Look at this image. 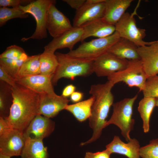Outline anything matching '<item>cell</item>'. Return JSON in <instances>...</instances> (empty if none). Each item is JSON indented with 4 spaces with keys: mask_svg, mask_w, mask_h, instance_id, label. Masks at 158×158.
Returning <instances> with one entry per match:
<instances>
[{
    "mask_svg": "<svg viewBox=\"0 0 158 158\" xmlns=\"http://www.w3.org/2000/svg\"><path fill=\"white\" fill-rule=\"evenodd\" d=\"M56 3L54 0H37L33 1L25 6H20L19 8L25 13L30 14L35 18L36 27L33 34L28 37L21 39L25 42L30 39L41 40L46 38L47 14L51 5Z\"/></svg>",
    "mask_w": 158,
    "mask_h": 158,
    "instance_id": "cell-5",
    "label": "cell"
},
{
    "mask_svg": "<svg viewBox=\"0 0 158 158\" xmlns=\"http://www.w3.org/2000/svg\"><path fill=\"white\" fill-rule=\"evenodd\" d=\"M70 101L62 95H42L38 114L49 118H53L65 109Z\"/></svg>",
    "mask_w": 158,
    "mask_h": 158,
    "instance_id": "cell-16",
    "label": "cell"
},
{
    "mask_svg": "<svg viewBox=\"0 0 158 158\" xmlns=\"http://www.w3.org/2000/svg\"><path fill=\"white\" fill-rule=\"evenodd\" d=\"M140 153L142 158H158V139L151 140L148 144L141 147Z\"/></svg>",
    "mask_w": 158,
    "mask_h": 158,
    "instance_id": "cell-32",
    "label": "cell"
},
{
    "mask_svg": "<svg viewBox=\"0 0 158 158\" xmlns=\"http://www.w3.org/2000/svg\"><path fill=\"white\" fill-rule=\"evenodd\" d=\"M138 47L133 42L121 37L107 52L122 59L128 60L140 59L138 51Z\"/></svg>",
    "mask_w": 158,
    "mask_h": 158,
    "instance_id": "cell-21",
    "label": "cell"
},
{
    "mask_svg": "<svg viewBox=\"0 0 158 158\" xmlns=\"http://www.w3.org/2000/svg\"><path fill=\"white\" fill-rule=\"evenodd\" d=\"M133 1V0H106L103 19L109 23L115 25Z\"/></svg>",
    "mask_w": 158,
    "mask_h": 158,
    "instance_id": "cell-20",
    "label": "cell"
},
{
    "mask_svg": "<svg viewBox=\"0 0 158 158\" xmlns=\"http://www.w3.org/2000/svg\"><path fill=\"white\" fill-rule=\"evenodd\" d=\"M108 80L114 85L120 82L125 83L130 87H136L140 91L143 90L148 76L141 59L129 60L124 69L108 76Z\"/></svg>",
    "mask_w": 158,
    "mask_h": 158,
    "instance_id": "cell-7",
    "label": "cell"
},
{
    "mask_svg": "<svg viewBox=\"0 0 158 158\" xmlns=\"http://www.w3.org/2000/svg\"><path fill=\"white\" fill-rule=\"evenodd\" d=\"M156 98L144 97L139 102L138 108L143 121L142 127L145 133L150 130V121L151 115L155 106Z\"/></svg>",
    "mask_w": 158,
    "mask_h": 158,
    "instance_id": "cell-24",
    "label": "cell"
},
{
    "mask_svg": "<svg viewBox=\"0 0 158 158\" xmlns=\"http://www.w3.org/2000/svg\"><path fill=\"white\" fill-rule=\"evenodd\" d=\"M105 2L96 4L85 2L80 8L76 11L73 20V27H80L87 23L103 18L105 11Z\"/></svg>",
    "mask_w": 158,
    "mask_h": 158,
    "instance_id": "cell-15",
    "label": "cell"
},
{
    "mask_svg": "<svg viewBox=\"0 0 158 158\" xmlns=\"http://www.w3.org/2000/svg\"><path fill=\"white\" fill-rule=\"evenodd\" d=\"M71 8L78 10L85 3V0H63Z\"/></svg>",
    "mask_w": 158,
    "mask_h": 158,
    "instance_id": "cell-37",
    "label": "cell"
},
{
    "mask_svg": "<svg viewBox=\"0 0 158 158\" xmlns=\"http://www.w3.org/2000/svg\"><path fill=\"white\" fill-rule=\"evenodd\" d=\"M106 0H87L85 3L87 4H96L105 1Z\"/></svg>",
    "mask_w": 158,
    "mask_h": 158,
    "instance_id": "cell-40",
    "label": "cell"
},
{
    "mask_svg": "<svg viewBox=\"0 0 158 158\" xmlns=\"http://www.w3.org/2000/svg\"><path fill=\"white\" fill-rule=\"evenodd\" d=\"M0 80L7 83L12 87H14L17 84L15 79L9 74L1 66H0Z\"/></svg>",
    "mask_w": 158,
    "mask_h": 158,
    "instance_id": "cell-34",
    "label": "cell"
},
{
    "mask_svg": "<svg viewBox=\"0 0 158 158\" xmlns=\"http://www.w3.org/2000/svg\"><path fill=\"white\" fill-rule=\"evenodd\" d=\"M12 129L13 128L10 125L6 118L0 116V136L6 133Z\"/></svg>",
    "mask_w": 158,
    "mask_h": 158,
    "instance_id": "cell-36",
    "label": "cell"
},
{
    "mask_svg": "<svg viewBox=\"0 0 158 158\" xmlns=\"http://www.w3.org/2000/svg\"><path fill=\"white\" fill-rule=\"evenodd\" d=\"M120 38L116 31L108 37L83 42L76 49L66 54L72 57L95 59L107 52L109 48Z\"/></svg>",
    "mask_w": 158,
    "mask_h": 158,
    "instance_id": "cell-6",
    "label": "cell"
},
{
    "mask_svg": "<svg viewBox=\"0 0 158 158\" xmlns=\"http://www.w3.org/2000/svg\"><path fill=\"white\" fill-rule=\"evenodd\" d=\"M40 74L53 77L58 65L55 53L44 50L40 54Z\"/></svg>",
    "mask_w": 158,
    "mask_h": 158,
    "instance_id": "cell-25",
    "label": "cell"
},
{
    "mask_svg": "<svg viewBox=\"0 0 158 158\" xmlns=\"http://www.w3.org/2000/svg\"><path fill=\"white\" fill-rule=\"evenodd\" d=\"M25 144L23 133L13 128L0 136V153L11 157L21 156Z\"/></svg>",
    "mask_w": 158,
    "mask_h": 158,
    "instance_id": "cell-10",
    "label": "cell"
},
{
    "mask_svg": "<svg viewBox=\"0 0 158 158\" xmlns=\"http://www.w3.org/2000/svg\"><path fill=\"white\" fill-rule=\"evenodd\" d=\"M40 54L28 56L21 66L17 77L40 74Z\"/></svg>",
    "mask_w": 158,
    "mask_h": 158,
    "instance_id": "cell-27",
    "label": "cell"
},
{
    "mask_svg": "<svg viewBox=\"0 0 158 158\" xmlns=\"http://www.w3.org/2000/svg\"><path fill=\"white\" fill-rule=\"evenodd\" d=\"M94 101V97L91 96L85 100L67 105L64 110L72 114L78 121L83 122L89 118L91 116Z\"/></svg>",
    "mask_w": 158,
    "mask_h": 158,
    "instance_id": "cell-23",
    "label": "cell"
},
{
    "mask_svg": "<svg viewBox=\"0 0 158 158\" xmlns=\"http://www.w3.org/2000/svg\"><path fill=\"white\" fill-rule=\"evenodd\" d=\"M52 76L39 74L15 78L17 83L28 87L41 95L55 96L52 82Z\"/></svg>",
    "mask_w": 158,
    "mask_h": 158,
    "instance_id": "cell-13",
    "label": "cell"
},
{
    "mask_svg": "<svg viewBox=\"0 0 158 158\" xmlns=\"http://www.w3.org/2000/svg\"><path fill=\"white\" fill-rule=\"evenodd\" d=\"M138 51L148 77L158 74V40L149 45L138 47Z\"/></svg>",
    "mask_w": 158,
    "mask_h": 158,
    "instance_id": "cell-17",
    "label": "cell"
},
{
    "mask_svg": "<svg viewBox=\"0 0 158 158\" xmlns=\"http://www.w3.org/2000/svg\"><path fill=\"white\" fill-rule=\"evenodd\" d=\"M11 89L12 103L5 118L12 128L23 133L38 114L42 95L17 83Z\"/></svg>",
    "mask_w": 158,
    "mask_h": 158,
    "instance_id": "cell-1",
    "label": "cell"
},
{
    "mask_svg": "<svg viewBox=\"0 0 158 158\" xmlns=\"http://www.w3.org/2000/svg\"><path fill=\"white\" fill-rule=\"evenodd\" d=\"M115 85L108 80L103 84L92 85L89 93L94 98L91 115L89 118V125L93 130L91 137L88 140L82 142L83 146L94 142L100 136L102 131L106 127L108 117L111 106L113 104L114 97L111 90Z\"/></svg>",
    "mask_w": 158,
    "mask_h": 158,
    "instance_id": "cell-2",
    "label": "cell"
},
{
    "mask_svg": "<svg viewBox=\"0 0 158 158\" xmlns=\"http://www.w3.org/2000/svg\"><path fill=\"white\" fill-rule=\"evenodd\" d=\"M83 34V28L73 27L70 30L53 40L44 47V50L55 53L59 49L67 48L70 51L77 43L81 41Z\"/></svg>",
    "mask_w": 158,
    "mask_h": 158,
    "instance_id": "cell-14",
    "label": "cell"
},
{
    "mask_svg": "<svg viewBox=\"0 0 158 158\" xmlns=\"http://www.w3.org/2000/svg\"><path fill=\"white\" fill-rule=\"evenodd\" d=\"M11 158V157L2 154L1 153H0V158Z\"/></svg>",
    "mask_w": 158,
    "mask_h": 158,
    "instance_id": "cell-41",
    "label": "cell"
},
{
    "mask_svg": "<svg viewBox=\"0 0 158 158\" xmlns=\"http://www.w3.org/2000/svg\"><path fill=\"white\" fill-rule=\"evenodd\" d=\"M76 87L73 84L66 85L63 89L61 95L67 98L71 96L72 94L75 91Z\"/></svg>",
    "mask_w": 158,
    "mask_h": 158,
    "instance_id": "cell-38",
    "label": "cell"
},
{
    "mask_svg": "<svg viewBox=\"0 0 158 158\" xmlns=\"http://www.w3.org/2000/svg\"><path fill=\"white\" fill-rule=\"evenodd\" d=\"M134 13H125L115 25L116 31L120 37L129 40L138 47L149 45L153 41L146 42L143 40L146 30L137 27Z\"/></svg>",
    "mask_w": 158,
    "mask_h": 158,
    "instance_id": "cell-8",
    "label": "cell"
},
{
    "mask_svg": "<svg viewBox=\"0 0 158 158\" xmlns=\"http://www.w3.org/2000/svg\"><path fill=\"white\" fill-rule=\"evenodd\" d=\"M28 14L23 12L19 7L0 8V27H2L9 20L15 18H25Z\"/></svg>",
    "mask_w": 158,
    "mask_h": 158,
    "instance_id": "cell-28",
    "label": "cell"
},
{
    "mask_svg": "<svg viewBox=\"0 0 158 158\" xmlns=\"http://www.w3.org/2000/svg\"><path fill=\"white\" fill-rule=\"evenodd\" d=\"M25 138L21 158H49L47 147L44 146L42 140Z\"/></svg>",
    "mask_w": 158,
    "mask_h": 158,
    "instance_id": "cell-22",
    "label": "cell"
},
{
    "mask_svg": "<svg viewBox=\"0 0 158 158\" xmlns=\"http://www.w3.org/2000/svg\"><path fill=\"white\" fill-rule=\"evenodd\" d=\"M156 98L155 106L158 107V97Z\"/></svg>",
    "mask_w": 158,
    "mask_h": 158,
    "instance_id": "cell-42",
    "label": "cell"
},
{
    "mask_svg": "<svg viewBox=\"0 0 158 158\" xmlns=\"http://www.w3.org/2000/svg\"><path fill=\"white\" fill-rule=\"evenodd\" d=\"M26 59L14 60L0 58V66L15 79L18 76V71L22 64Z\"/></svg>",
    "mask_w": 158,
    "mask_h": 158,
    "instance_id": "cell-29",
    "label": "cell"
},
{
    "mask_svg": "<svg viewBox=\"0 0 158 158\" xmlns=\"http://www.w3.org/2000/svg\"><path fill=\"white\" fill-rule=\"evenodd\" d=\"M84 95L83 93L79 91H75L70 96V100L75 103L81 101Z\"/></svg>",
    "mask_w": 158,
    "mask_h": 158,
    "instance_id": "cell-39",
    "label": "cell"
},
{
    "mask_svg": "<svg viewBox=\"0 0 158 158\" xmlns=\"http://www.w3.org/2000/svg\"><path fill=\"white\" fill-rule=\"evenodd\" d=\"M11 86L5 82L0 81V115L7 117L12 103Z\"/></svg>",
    "mask_w": 158,
    "mask_h": 158,
    "instance_id": "cell-26",
    "label": "cell"
},
{
    "mask_svg": "<svg viewBox=\"0 0 158 158\" xmlns=\"http://www.w3.org/2000/svg\"><path fill=\"white\" fill-rule=\"evenodd\" d=\"M106 149L111 153H116L124 155L128 158H140V147L139 142L135 138L131 139L127 143L115 135L112 140L106 146Z\"/></svg>",
    "mask_w": 158,
    "mask_h": 158,
    "instance_id": "cell-18",
    "label": "cell"
},
{
    "mask_svg": "<svg viewBox=\"0 0 158 158\" xmlns=\"http://www.w3.org/2000/svg\"><path fill=\"white\" fill-rule=\"evenodd\" d=\"M55 122L40 114L37 115L23 132L25 138L42 140L54 131Z\"/></svg>",
    "mask_w": 158,
    "mask_h": 158,
    "instance_id": "cell-11",
    "label": "cell"
},
{
    "mask_svg": "<svg viewBox=\"0 0 158 158\" xmlns=\"http://www.w3.org/2000/svg\"><path fill=\"white\" fill-rule=\"evenodd\" d=\"M55 3L51 4L48 11L47 29L53 38H56L73 27L68 19L56 7Z\"/></svg>",
    "mask_w": 158,
    "mask_h": 158,
    "instance_id": "cell-12",
    "label": "cell"
},
{
    "mask_svg": "<svg viewBox=\"0 0 158 158\" xmlns=\"http://www.w3.org/2000/svg\"><path fill=\"white\" fill-rule=\"evenodd\" d=\"M129 60L120 59L107 52L94 59L93 71L98 77H108L125 68Z\"/></svg>",
    "mask_w": 158,
    "mask_h": 158,
    "instance_id": "cell-9",
    "label": "cell"
},
{
    "mask_svg": "<svg viewBox=\"0 0 158 158\" xmlns=\"http://www.w3.org/2000/svg\"><path fill=\"white\" fill-rule=\"evenodd\" d=\"M55 54L58 65L52 78L53 86L62 78L73 80L77 77L86 76L94 73L95 59L72 57L59 52Z\"/></svg>",
    "mask_w": 158,
    "mask_h": 158,
    "instance_id": "cell-3",
    "label": "cell"
},
{
    "mask_svg": "<svg viewBox=\"0 0 158 158\" xmlns=\"http://www.w3.org/2000/svg\"><path fill=\"white\" fill-rule=\"evenodd\" d=\"M142 91L144 97H158V76L148 77Z\"/></svg>",
    "mask_w": 158,
    "mask_h": 158,
    "instance_id": "cell-31",
    "label": "cell"
},
{
    "mask_svg": "<svg viewBox=\"0 0 158 158\" xmlns=\"http://www.w3.org/2000/svg\"><path fill=\"white\" fill-rule=\"evenodd\" d=\"M138 97L137 95L132 98H125L113 103L112 115L106 125V127L111 124L118 126L127 142L131 139L130 133L133 129L135 123L134 120L132 118L133 107Z\"/></svg>",
    "mask_w": 158,
    "mask_h": 158,
    "instance_id": "cell-4",
    "label": "cell"
},
{
    "mask_svg": "<svg viewBox=\"0 0 158 158\" xmlns=\"http://www.w3.org/2000/svg\"><path fill=\"white\" fill-rule=\"evenodd\" d=\"M32 1L31 0H0V7L18 8L20 6L26 5Z\"/></svg>",
    "mask_w": 158,
    "mask_h": 158,
    "instance_id": "cell-33",
    "label": "cell"
},
{
    "mask_svg": "<svg viewBox=\"0 0 158 158\" xmlns=\"http://www.w3.org/2000/svg\"><path fill=\"white\" fill-rule=\"evenodd\" d=\"M111 153L107 150L101 152H97L95 153L91 152H86L85 158H110Z\"/></svg>",
    "mask_w": 158,
    "mask_h": 158,
    "instance_id": "cell-35",
    "label": "cell"
},
{
    "mask_svg": "<svg viewBox=\"0 0 158 158\" xmlns=\"http://www.w3.org/2000/svg\"><path fill=\"white\" fill-rule=\"evenodd\" d=\"M28 56L22 48L16 45L8 47L0 55V58L14 60L26 59Z\"/></svg>",
    "mask_w": 158,
    "mask_h": 158,
    "instance_id": "cell-30",
    "label": "cell"
},
{
    "mask_svg": "<svg viewBox=\"0 0 158 158\" xmlns=\"http://www.w3.org/2000/svg\"><path fill=\"white\" fill-rule=\"evenodd\" d=\"M81 27L83 30L82 42L90 37L98 38L107 37L116 31L115 25L107 23L102 18L87 23Z\"/></svg>",
    "mask_w": 158,
    "mask_h": 158,
    "instance_id": "cell-19",
    "label": "cell"
}]
</instances>
